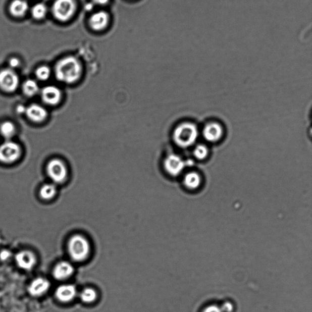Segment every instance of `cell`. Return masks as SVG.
I'll return each mask as SVG.
<instances>
[{
	"mask_svg": "<svg viewBox=\"0 0 312 312\" xmlns=\"http://www.w3.org/2000/svg\"><path fill=\"white\" fill-rule=\"evenodd\" d=\"M82 68L80 62L73 57L59 61L55 67V76L58 81L67 84H74L81 77Z\"/></svg>",
	"mask_w": 312,
	"mask_h": 312,
	"instance_id": "cell-1",
	"label": "cell"
},
{
	"mask_svg": "<svg viewBox=\"0 0 312 312\" xmlns=\"http://www.w3.org/2000/svg\"><path fill=\"white\" fill-rule=\"evenodd\" d=\"M173 140L181 148L192 146L198 137V130L192 123L185 122L177 126L173 132Z\"/></svg>",
	"mask_w": 312,
	"mask_h": 312,
	"instance_id": "cell-2",
	"label": "cell"
},
{
	"mask_svg": "<svg viewBox=\"0 0 312 312\" xmlns=\"http://www.w3.org/2000/svg\"><path fill=\"white\" fill-rule=\"evenodd\" d=\"M91 251L89 241L81 235H75L68 242V252L73 261L82 262L87 259Z\"/></svg>",
	"mask_w": 312,
	"mask_h": 312,
	"instance_id": "cell-3",
	"label": "cell"
},
{
	"mask_svg": "<svg viewBox=\"0 0 312 312\" xmlns=\"http://www.w3.org/2000/svg\"><path fill=\"white\" fill-rule=\"evenodd\" d=\"M76 8L75 0H57L53 6V13L57 20L66 22L74 15Z\"/></svg>",
	"mask_w": 312,
	"mask_h": 312,
	"instance_id": "cell-4",
	"label": "cell"
},
{
	"mask_svg": "<svg viewBox=\"0 0 312 312\" xmlns=\"http://www.w3.org/2000/svg\"><path fill=\"white\" fill-rule=\"evenodd\" d=\"M46 172L49 178L56 184L63 183L66 180L68 176L66 165L58 159L49 162L47 165Z\"/></svg>",
	"mask_w": 312,
	"mask_h": 312,
	"instance_id": "cell-5",
	"label": "cell"
},
{
	"mask_svg": "<svg viewBox=\"0 0 312 312\" xmlns=\"http://www.w3.org/2000/svg\"><path fill=\"white\" fill-rule=\"evenodd\" d=\"M21 154V149L16 142L8 141L0 146V162L11 164L16 162Z\"/></svg>",
	"mask_w": 312,
	"mask_h": 312,
	"instance_id": "cell-6",
	"label": "cell"
},
{
	"mask_svg": "<svg viewBox=\"0 0 312 312\" xmlns=\"http://www.w3.org/2000/svg\"><path fill=\"white\" fill-rule=\"evenodd\" d=\"M19 85V78L12 69H5L0 72V88L6 92H13Z\"/></svg>",
	"mask_w": 312,
	"mask_h": 312,
	"instance_id": "cell-7",
	"label": "cell"
},
{
	"mask_svg": "<svg viewBox=\"0 0 312 312\" xmlns=\"http://www.w3.org/2000/svg\"><path fill=\"white\" fill-rule=\"evenodd\" d=\"M15 260L20 269L26 271L34 269L37 263L36 255L30 250H22L19 252L16 255Z\"/></svg>",
	"mask_w": 312,
	"mask_h": 312,
	"instance_id": "cell-8",
	"label": "cell"
},
{
	"mask_svg": "<svg viewBox=\"0 0 312 312\" xmlns=\"http://www.w3.org/2000/svg\"><path fill=\"white\" fill-rule=\"evenodd\" d=\"M185 167V162L178 155L170 154L168 155L164 161L165 169L169 175L173 176L180 174L184 169Z\"/></svg>",
	"mask_w": 312,
	"mask_h": 312,
	"instance_id": "cell-9",
	"label": "cell"
},
{
	"mask_svg": "<svg viewBox=\"0 0 312 312\" xmlns=\"http://www.w3.org/2000/svg\"><path fill=\"white\" fill-rule=\"evenodd\" d=\"M50 286L51 284L48 279L39 277L31 281L28 291L31 296L39 297L45 294L49 290Z\"/></svg>",
	"mask_w": 312,
	"mask_h": 312,
	"instance_id": "cell-10",
	"label": "cell"
},
{
	"mask_svg": "<svg viewBox=\"0 0 312 312\" xmlns=\"http://www.w3.org/2000/svg\"><path fill=\"white\" fill-rule=\"evenodd\" d=\"M76 296H77V289L73 284L61 285L55 291L56 298L61 302H71Z\"/></svg>",
	"mask_w": 312,
	"mask_h": 312,
	"instance_id": "cell-11",
	"label": "cell"
},
{
	"mask_svg": "<svg viewBox=\"0 0 312 312\" xmlns=\"http://www.w3.org/2000/svg\"><path fill=\"white\" fill-rule=\"evenodd\" d=\"M74 271V267L69 262L61 261L55 266L53 276L57 281H64L70 278Z\"/></svg>",
	"mask_w": 312,
	"mask_h": 312,
	"instance_id": "cell-12",
	"label": "cell"
},
{
	"mask_svg": "<svg viewBox=\"0 0 312 312\" xmlns=\"http://www.w3.org/2000/svg\"><path fill=\"white\" fill-rule=\"evenodd\" d=\"M41 96L44 102L50 106H55L61 101L62 92L58 87L48 85L43 88L41 92Z\"/></svg>",
	"mask_w": 312,
	"mask_h": 312,
	"instance_id": "cell-13",
	"label": "cell"
},
{
	"mask_svg": "<svg viewBox=\"0 0 312 312\" xmlns=\"http://www.w3.org/2000/svg\"><path fill=\"white\" fill-rule=\"evenodd\" d=\"M26 116L32 122L36 123L42 122L48 116L45 108L37 104H32L26 108Z\"/></svg>",
	"mask_w": 312,
	"mask_h": 312,
	"instance_id": "cell-14",
	"label": "cell"
},
{
	"mask_svg": "<svg viewBox=\"0 0 312 312\" xmlns=\"http://www.w3.org/2000/svg\"><path fill=\"white\" fill-rule=\"evenodd\" d=\"M223 134L222 126L217 123H211L205 126L203 130V136L206 140L216 142L220 139Z\"/></svg>",
	"mask_w": 312,
	"mask_h": 312,
	"instance_id": "cell-15",
	"label": "cell"
},
{
	"mask_svg": "<svg viewBox=\"0 0 312 312\" xmlns=\"http://www.w3.org/2000/svg\"><path fill=\"white\" fill-rule=\"evenodd\" d=\"M108 23V14L104 11H99L93 14L90 19V26L95 31H101L107 28Z\"/></svg>",
	"mask_w": 312,
	"mask_h": 312,
	"instance_id": "cell-16",
	"label": "cell"
},
{
	"mask_svg": "<svg viewBox=\"0 0 312 312\" xmlns=\"http://www.w3.org/2000/svg\"><path fill=\"white\" fill-rule=\"evenodd\" d=\"M28 10V4L25 0H14L10 6V12L15 17L24 16Z\"/></svg>",
	"mask_w": 312,
	"mask_h": 312,
	"instance_id": "cell-17",
	"label": "cell"
},
{
	"mask_svg": "<svg viewBox=\"0 0 312 312\" xmlns=\"http://www.w3.org/2000/svg\"><path fill=\"white\" fill-rule=\"evenodd\" d=\"M184 184L190 190H195L199 187L201 184V178L198 173L191 172L187 173L185 176L184 179Z\"/></svg>",
	"mask_w": 312,
	"mask_h": 312,
	"instance_id": "cell-18",
	"label": "cell"
},
{
	"mask_svg": "<svg viewBox=\"0 0 312 312\" xmlns=\"http://www.w3.org/2000/svg\"><path fill=\"white\" fill-rule=\"evenodd\" d=\"M57 193V188L54 184H46L40 188L39 195L45 201H49L55 198Z\"/></svg>",
	"mask_w": 312,
	"mask_h": 312,
	"instance_id": "cell-19",
	"label": "cell"
},
{
	"mask_svg": "<svg viewBox=\"0 0 312 312\" xmlns=\"http://www.w3.org/2000/svg\"><path fill=\"white\" fill-rule=\"evenodd\" d=\"M96 291L92 288H86L82 290L80 294H79V297L81 301L86 304H91L96 301L97 298Z\"/></svg>",
	"mask_w": 312,
	"mask_h": 312,
	"instance_id": "cell-20",
	"label": "cell"
},
{
	"mask_svg": "<svg viewBox=\"0 0 312 312\" xmlns=\"http://www.w3.org/2000/svg\"><path fill=\"white\" fill-rule=\"evenodd\" d=\"M39 85L36 81L32 80V79H28L25 82L23 85V91L26 95L28 96H32L36 95L39 92Z\"/></svg>",
	"mask_w": 312,
	"mask_h": 312,
	"instance_id": "cell-21",
	"label": "cell"
},
{
	"mask_svg": "<svg viewBox=\"0 0 312 312\" xmlns=\"http://www.w3.org/2000/svg\"><path fill=\"white\" fill-rule=\"evenodd\" d=\"M16 132V127L13 123L5 122L0 125V133L6 138L13 137Z\"/></svg>",
	"mask_w": 312,
	"mask_h": 312,
	"instance_id": "cell-22",
	"label": "cell"
},
{
	"mask_svg": "<svg viewBox=\"0 0 312 312\" xmlns=\"http://www.w3.org/2000/svg\"><path fill=\"white\" fill-rule=\"evenodd\" d=\"M47 13L46 6L42 4L35 5L32 9L31 13L34 18L40 20L45 17Z\"/></svg>",
	"mask_w": 312,
	"mask_h": 312,
	"instance_id": "cell-23",
	"label": "cell"
},
{
	"mask_svg": "<svg viewBox=\"0 0 312 312\" xmlns=\"http://www.w3.org/2000/svg\"><path fill=\"white\" fill-rule=\"evenodd\" d=\"M37 79L41 81H46L51 75V70L48 67L42 66L38 68L36 72Z\"/></svg>",
	"mask_w": 312,
	"mask_h": 312,
	"instance_id": "cell-24",
	"label": "cell"
},
{
	"mask_svg": "<svg viewBox=\"0 0 312 312\" xmlns=\"http://www.w3.org/2000/svg\"><path fill=\"white\" fill-rule=\"evenodd\" d=\"M208 149L207 147L203 145L197 146L194 150V155L199 160H204L208 155Z\"/></svg>",
	"mask_w": 312,
	"mask_h": 312,
	"instance_id": "cell-25",
	"label": "cell"
},
{
	"mask_svg": "<svg viewBox=\"0 0 312 312\" xmlns=\"http://www.w3.org/2000/svg\"><path fill=\"white\" fill-rule=\"evenodd\" d=\"M221 309L223 312H232L234 310V305L232 303L226 302L221 306Z\"/></svg>",
	"mask_w": 312,
	"mask_h": 312,
	"instance_id": "cell-26",
	"label": "cell"
},
{
	"mask_svg": "<svg viewBox=\"0 0 312 312\" xmlns=\"http://www.w3.org/2000/svg\"><path fill=\"white\" fill-rule=\"evenodd\" d=\"M12 254L9 250L5 249L0 252V259L2 261H7L11 257Z\"/></svg>",
	"mask_w": 312,
	"mask_h": 312,
	"instance_id": "cell-27",
	"label": "cell"
},
{
	"mask_svg": "<svg viewBox=\"0 0 312 312\" xmlns=\"http://www.w3.org/2000/svg\"><path fill=\"white\" fill-rule=\"evenodd\" d=\"M202 312H223L219 306L211 305L206 307Z\"/></svg>",
	"mask_w": 312,
	"mask_h": 312,
	"instance_id": "cell-28",
	"label": "cell"
},
{
	"mask_svg": "<svg viewBox=\"0 0 312 312\" xmlns=\"http://www.w3.org/2000/svg\"><path fill=\"white\" fill-rule=\"evenodd\" d=\"M20 63L18 59L13 58L10 61V66L11 69H16L20 66Z\"/></svg>",
	"mask_w": 312,
	"mask_h": 312,
	"instance_id": "cell-29",
	"label": "cell"
},
{
	"mask_svg": "<svg viewBox=\"0 0 312 312\" xmlns=\"http://www.w3.org/2000/svg\"><path fill=\"white\" fill-rule=\"evenodd\" d=\"M26 108L23 105H19L17 108V113L19 114H23L26 113Z\"/></svg>",
	"mask_w": 312,
	"mask_h": 312,
	"instance_id": "cell-30",
	"label": "cell"
},
{
	"mask_svg": "<svg viewBox=\"0 0 312 312\" xmlns=\"http://www.w3.org/2000/svg\"><path fill=\"white\" fill-rule=\"evenodd\" d=\"M93 2L98 5H105L108 4L110 0H93Z\"/></svg>",
	"mask_w": 312,
	"mask_h": 312,
	"instance_id": "cell-31",
	"label": "cell"
}]
</instances>
